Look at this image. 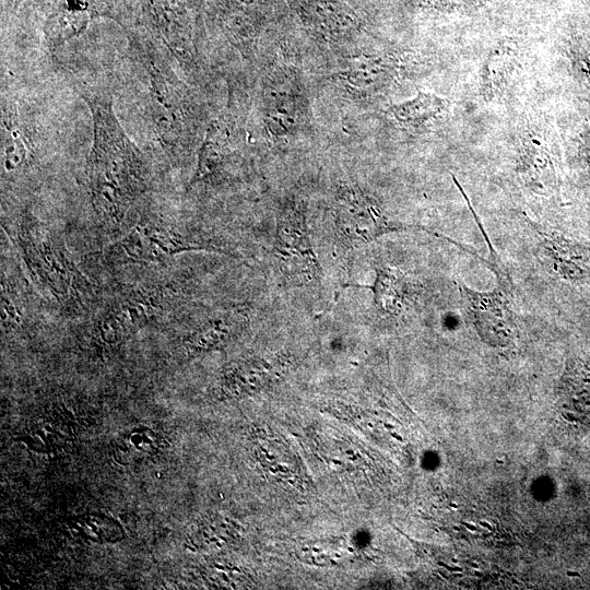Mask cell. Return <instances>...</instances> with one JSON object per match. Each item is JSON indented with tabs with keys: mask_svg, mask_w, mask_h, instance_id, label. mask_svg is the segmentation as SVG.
I'll use <instances>...</instances> for the list:
<instances>
[{
	"mask_svg": "<svg viewBox=\"0 0 590 590\" xmlns=\"http://www.w3.org/2000/svg\"><path fill=\"white\" fill-rule=\"evenodd\" d=\"M80 93L94 126L85 168L91 202L102 221L120 226L149 187V165L116 118L109 93L92 88Z\"/></svg>",
	"mask_w": 590,
	"mask_h": 590,
	"instance_id": "1",
	"label": "cell"
},
{
	"mask_svg": "<svg viewBox=\"0 0 590 590\" xmlns=\"http://www.w3.org/2000/svg\"><path fill=\"white\" fill-rule=\"evenodd\" d=\"M17 244L32 280L62 305H80L91 294V283L78 269L63 243L39 224L22 223Z\"/></svg>",
	"mask_w": 590,
	"mask_h": 590,
	"instance_id": "2",
	"label": "cell"
},
{
	"mask_svg": "<svg viewBox=\"0 0 590 590\" xmlns=\"http://www.w3.org/2000/svg\"><path fill=\"white\" fill-rule=\"evenodd\" d=\"M131 40L148 72L154 129L163 149L169 156L175 155L188 135L187 90L154 45L137 37Z\"/></svg>",
	"mask_w": 590,
	"mask_h": 590,
	"instance_id": "3",
	"label": "cell"
},
{
	"mask_svg": "<svg viewBox=\"0 0 590 590\" xmlns=\"http://www.w3.org/2000/svg\"><path fill=\"white\" fill-rule=\"evenodd\" d=\"M190 250H219V248L199 236L180 231L175 225L151 220L132 227L109 248L108 255L118 260L155 262Z\"/></svg>",
	"mask_w": 590,
	"mask_h": 590,
	"instance_id": "4",
	"label": "cell"
},
{
	"mask_svg": "<svg viewBox=\"0 0 590 590\" xmlns=\"http://www.w3.org/2000/svg\"><path fill=\"white\" fill-rule=\"evenodd\" d=\"M498 287L477 292L464 284L459 285L464 307L479 335L493 345H508L518 333L517 321L511 308V280L503 263L494 270Z\"/></svg>",
	"mask_w": 590,
	"mask_h": 590,
	"instance_id": "5",
	"label": "cell"
},
{
	"mask_svg": "<svg viewBox=\"0 0 590 590\" xmlns=\"http://www.w3.org/2000/svg\"><path fill=\"white\" fill-rule=\"evenodd\" d=\"M335 225L338 239L347 248H357L384 234L409 228L389 220L376 204L353 190L342 196Z\"/></svg>",
	"mask_w": 590,
	"mask_h": 590,
	"instance_id": "6",
	"label": "cell"
},
{
	"mask_svg": "<svg viewBox=\"0 0 590 590\" xmlns=\"http://www.w3.org/2000/svg\"><path fill=\"white\" fill-rule=\"evenodd\" d=\"M274 249L276 256L297 274L306 280L318 279L320 264L311 248L305 215L302 209H285L278 221Z\"/></svg>",
	"mask_w": 590,
	"mask_h": 590,
	"instance_id": "7",
	"label": "cell"
},
{
	"mask_svg": "<svg viewBox=\"0 0 590 590\" xmlns=\"http://www.w3.org/2000/svg\"><path fill=\"white\" fill-rule=\"evenodd\" d=\"M1 162L8 175H17L33 164L36 154L35 130L13 99L2 98Z\"/></svg>",
	"mask_w": 590,
	"mask_h": 590,
	"instance_id": "8",
	"label": "cell"
},
{
	"mask_svg": "<svg viewBox=\"0 0 590 590\" xmlns=\"http://www.w3.org/2000/svg\"><path fill=\"white\" fill-rule=\"evenodd\" d=\"M536 233L541 257L554 273L571 283L590 279V244L539 228Z\"/></svg>",
	"mask_w": 590,
	"mask_h": 590,
	"instance_id": "9",
	"label": "cell"
},
{
	"mask_svg": "<svg viewBox=\"0 0 590 590\" xmlns=\"http://www.w3.org/2000/svg\"><path fill=\"white\" fill-rule=\"evenodd\" d=\"M172 288L144 285L122 295L115 304V311L129 333L162 319L172 307Z\"/></svg>",
	"mask_w": 590,
	"mask_h": 590,
	"instance_id": "10",
	"label": "cell"
},
{
	"mask_svg": "<svg viewBox=\"0 0 590 590\" xmlns=\"http://www.w3.org/2000/svg\"><path fill=\"white\" fill-rule=\"evenodd\" d=\"M522 170L527 182L539 194L550 196L556 189V175L550 151L540 132H529L522 142Z\"/></svg>",
	"mask_w": 590,
	"mask_h": 590,
	"instance_id": "11",
	"label": "cell"
},
{
	"mask_svg": "<svg viewBox=\"0 0 590 590\" xmlns=\"http://www.w3.org/2000/svg\"><path fill=\"white\" fill-rule=\"evenodd\" d=\"M518 55L514 42L502 40L495 44L484 59L480 81L481 92L487 98L495 97L511 75Z\"/></svg>",
	"mask_w": 590,
	"mask_h": 590,
	"instance_id": "12",
	"label": "cell"
},
{
	"mask_svg": "<svg viewBox=\"0 0 590 590\" xmlns=\"http://www.w3.org/2000/svg\"><path fill=\"white\" fill-rule=\"evenodd\" d=\"M361 286L371 290L379 310L389 315H398L408 299L410 284L401 271L381 266L376 269L374 284Z\"/></svg>",
	"mask_w": 590,
	"mask_h": 590,
	"instance_id": "13",
	"label": "cell"
},
{
	"mask_svg": "<svg viewBox=\"0 0 590 590\" xmlns=\"http://www.w3.org/2000/svg\"><path fill=\"white\" fill-rule=\"evenodd\" d=\"M447 105L445 98L420 91L414 98L392 105L389 110L402 126L417 128L442 113Z\"/></svg>",
	"mask_w": 590,
	"mask_h": 590,
	"instance_id": "14",
	"label": "cell"
},
{
	"mask_svg": "<svg viewBox=\"0 0 590 590\" xmlns=\"http://www.w3.org/2000/svg\"><path fill=\"white\" fill-rule=\"evenodd\" d=\"M238 314H226L211 318L200 324L189 337L188 343L192 349L205 350L225 342L237 324L241 323Z\"/></svg>",
	"mask_w": 590,
	"mask_h": 590,
	"instance_id": "15",
	"label": "cell"
},
{
	"mask_svg": "<svg viewBox=\"0 0 590 590\" xmlns=\"http://www.w3.org/2000/svg\"><path fill=\"white\" fill-rule=\"evenodd\" d=\"M130 334L123 322L110 305L94 320V335L103 344L114 346Z\"/></svg>",
	"mask_w": 590,
	"mask_h": 590,
	"instance_id": "16",
	"label": "cell"
},
{
	"mask_svg": "<svg viewBox=\"0 0 590 590\" xmlns=\"http://www.w3.org/2000/svg\"><path fill=\"white\" fill-rule=\"evenodd\" d=\"M1 320L7 328L23 323L22 304L13 292H9L4 286L1 292Z\"/></svg>",
	"mask_w": 590,
	"mask_h": 590,
	"instance_id": "17",
	"label": "cell"
},
{
	"mask_svg": "<svg viewBox=\"0 0 590 590\" xmlns=\"http://www.w3.org/2000/svg\"><path fill=\"white\" fill-rule=\"evenodd\" d=\"M480 0H428L434 7L442 9L468 7L477 3Z\"/></svg>",
	"mask_w": 590,
	"mask_h": 590,
	"instance_id": "18",
	"label": "cell"
},
{
	"mask_svg": "<svg viewBox=\"0 0 590 590\" xmlns=\"http://www.w3.org/2000/svg\"><path fill=\"white\" fill-rule=\"evenodd\" d=\"M438 565L445 567L446 569H448L450 571H462V568H460V567H450V566H448L447 564H445L442 562H438Z\"/></svg>",
	"mask_w": 590,
	"mask_h": 590,
	"instance_id": "19",
	"label": "cell"
},
{
	"mask_svg": "<svg viewBox=\"0 0 590 590\" xmlns=\"http://www.w3.org/2000/svg\"><path fill=\"white\" fill-rule=\"evenodd\" d=\"M480 524H481L482 527L487 528V529L491 530V531L493 530V527H492L488 522L481 521Z\"/></svg>",
	"mask_w": 590,
	"mask_h": 590,
	"instance_id": "20",
	"label": "cell"
},
{
	"mask_svg": "<svg viewBox=\"0 0 590 590\" xmlns=\"http://www.w3.org/2000/svg\"><path fill=\"white\" fill-rule=\"evenodd\" d=\"M462 524H464L471 531H476V528L474 526H472L471 523L462 522Z\"/></svg>",
	"mask_w": 590,
	"mask_h": 590,
	"instance_id": "21",
	"label": "cell"
},
{
	"mask_svg": "<svg viewBox=\"0 0 590 590\" xmlns=\"http://www.w3.org/2000/svg\"><path fill=\"white\" fill-rule=\"evenodd\" d=\"M392 436L399 440H402V437H400L399 435L392 434Z\"/></svg>",
	"mask_w": 590,
	"mask_h": 590,
	"instance_id": "22",
	"label": "cell"
},
{
	"mask_svg": "<svg viewBox=\"0 0 590 590\" xmlns=\"http://www.w3.org/2000/svg\"><path fill=\"white\" fill-rule=\"evenodd\" d=\"M470 565H471L472 567H474V568H479V566H477L476 564H474V563H471Z\"/></svg>",
	"mask_w": 590,
	"mask_h": 590,
	"instance_id": "23",
	"label": "cell"
},
{
	"mask_svg": "<svg viewBox=\"0 0 590 590\" xmlns=\"http://www.w3.org/2000/svg\"><path fill=\"white\" fill-rule=\"evenodd\" d=\"M569 576H577L575 573H567Z\"/></svg>",
	"mask_w": 590,
	"mask_h": 590,
	"instance_id": "24",
	"label": "cell"
},
{
	"mask_svg": "<svg viewBox=\"0 0 590 590\" xmlns=\"http://www.w3.org/2000/svg\"><path fill=\"white\" fill-rule=\"evenodd\" d=\"M385 426L388 427V428H392V426H391V425H388V424H385Z\"/></svg>",
	"mask_w": 590,
	"mask_h": 590,
	"instance_id": "25",
	"label": "cell"
},
{
	"mask_svg": "<svg viewBox=\"0 0 590 590\" xmlns=\"http://www.w3.org/2000/svg\"><path fill=\"white\" fill-rule=\"evenodd\" d=\"M451 507H453V508H458V507H457V505H455V504H451Z\"/></svg>",
	"mask_w": 590,
	"mask_h": 590,
	"instance_id": "26",
	"label": "cell"
}]
</instances>
